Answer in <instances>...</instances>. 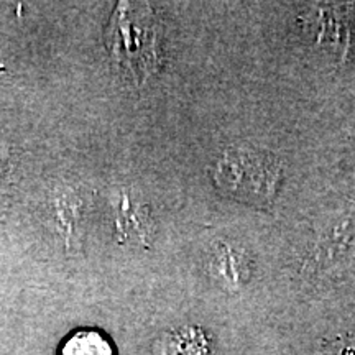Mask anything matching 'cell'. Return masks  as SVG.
<instances>
[{"mask_svg": "<svg viewBox=\"0 0 355 355\" xmlns=\"http://www.w3.org/2000/svg\"><path fill=\"white\" fill-rule=\"evenodd\" d=\"M282 168L273 155L254 146L225 150L214 168L217 188L239 201L265 204L277 194Z\"/></svg>", "mask_w": 355, "mask_h": 355, "instance_id": "obj_2", "label": "cell"}, {"mask_svg": "<svg viewBox=\"0 0 355 355\" xmlns=\"http://www.w3.org/2000/svg\"><path fill=\"white\" fill-rule=\"evenodd\" d=\"M60 355H114V349L99 331L83 329L68 337Z\"/></svg>", "mask_w": 355, "mask_h": 355, "instance_id": "obj_5", "label": "cell"}, {"mask_svg": "<svg viewBox=\"0 0 355 355\" xmlns=\"http://www.w3.org/2000/svg\"><path fill=\"white\" fill-rule=\"evenodd\" d=\"M355 247V216L329 217V224L321 229L318 235L311 260L313 261H334L345 259L350 248Z\"/></svg>", "mask_w": 355, "mask_h": 355, "instance_id": "obj_3", "label": "cell"}, {"mask_svg": "<svg viewBox=\"0 0 355 355\" xmlns=\"http://www.w3.org/2000/svg\"><path fill=\"white\" fill-rule=\"evenodd\" d=\"M206 349L202 336L196 331L183 332L173 340V347H168V355H202Z\"/></svg>", "mask_w": 355, "mask_h": 355, "instance_id": "obj_6", "label": "cell"}, {"mask_svg": "<svg viewBox=\"0 0 355 355\" xmlns=\"http://www.w3.org/2000/svg\"><path fill=\"white\" fill-rule=\"evenodd\" d=\"M158 24L148 6L121 3L107 30V44L115 63L145 83L159 64Z\"/></svg>", "mask_w": 355, "mask_h": 355, "instance_id": "obj_1", "label": "cell"}, {"mask_svg": "<svg viewBox=\"0 0 355 355\" xmlns=\"http://www.w3.org/2000/svg\"><path fill=\"white\" fill-rule=\"evenodd\" d=\"M212 268H214L217 278L232 288L241 286L248 277L245 257L237 247L229 245V243H220L217 247Z\"/></svg>", "mask_w": 355, "mask_h": 355, "instance_id": "obj_4", "label": "cell"}]
</instances>
